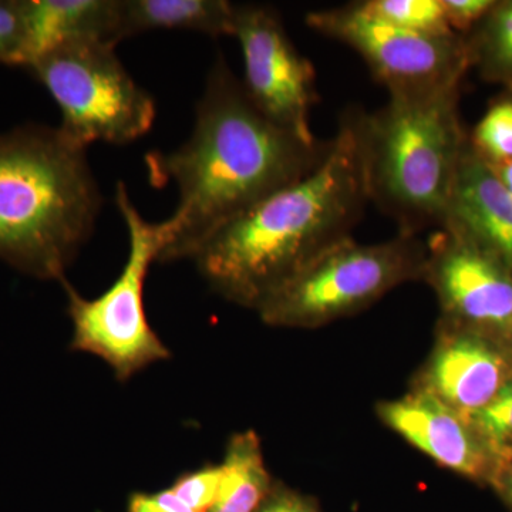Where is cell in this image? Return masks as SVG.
Returning a JSON list of instances; mask_svg holds the SVG:
<instances>
[{"label": "cell", "mask_w": 512, "mask_h": 512, "mask_svg": "<svg viewBox=\"0 0 512 512\" xmlns=\"http://www.w3.org/2000/svg\"><path fill=\"white\" fill-rule=\"evenodd\" d=\"M25 32L23 0H0V64L22 67Z\"/></svg>", "instance_id": "22"}, {"label": "cell", "mask_w": 512, "mask_h": 512, "mask_svg": "<svg viewBox=\"0 0 512 512\" xmlns=\"http://www.w3.org/2000/svg\"><path fill=\"white\" fill-rule=\"evenodd\" d=\"M306 25L365 60L390 97H426L458 89L470 66L461 36L419 35L369 15L359 2L313 10Z\"/></svg>", "instance_id": "8"}, {"label": "cell", "mask_w": 512, "mask_h": 512, "mask_svg": "<svg viewBox=\"0 0 512 512\" xmlns=\"http://www.w3.org/2000/svg\"><path fill=\"white\" fill-rule=\"evenodd\" d=\"M328 148L329 140L308 143L265 117L218 56L190 138L175 150L146 156L151 184L171 183L178 192L158 262L192 259L222 225L311 173Z\"/></svg>", "instance_id": "1"}, {"label": "cell", "mask_w": 512, "mask_h": 512, "mask_svg": "<svg viewBox=\"0 0 512 512\" xmlns=\"http://www.w3.org/2000/svg\"><path fill=\"white\" fill-rule=\"evenodd\" d=\"M101 202L86 150L59 128L0 134V259L6 264L63 284Z\"/></svg>", "instance_id": "3"}, {"label": "cell", "mask_w": 512, "mask_h": 512, "mask_svg": "<svg viewBox=\"0 0 512 512\" xmlns=\"http://www.w3.org/2000/svg\"><path fill=\"white\" fill-rule=\"evenodd\" d=\"M494 5L493 0H441L448 26L461 37L473 32Z\"/></svg>", "instance_id": "23"}, {"label": "cell", "mask_w": 512, "mask_h": 512, "mask_svg": "<svg viewBox=\"0 0 512 512\" xmlns=\"http://www.w3.org/2000/svg\"><path fill=\"white\" fill-rule=\"evenodd\" d=\"M458 89L426 97H390L367 113L370 202L399 234L443 224L458 161L468 138L457 113Z\"/></svg>", "instance_id": "4"}, {"label": "cell", "mask_w": 512, "mask_h": 512, "mask_svg": "<svg viewBox=\"0 0 512 512\" xmlns=\"http://www.w3.org/2000/svg\"><path fill=\"white\" fill-rule=\"evenodd\" d=\"M235 12L228 0H120L121 40L153 30L234 36Z\"/></svg>", "instance_id": "15"}, {"label": "cell", "mask_w": 512, "mask_h": 512, "mask_svg": "<svg viewBox=\"0 0 512 512\" xmlns=\"http://www.w3.org/2000/svg\"><path fill=\"white\" fill-rule=\"evenodd\" d=\"M256 512H320L318 504L281 483H274Z\"/></svg>", "instance_id": "24"}, {"label": "cell", "mask_w": 512, "mask_h": 512, "mask_svg": "<svg viewBox=\"0 0 512 512\" xmlns=\"http://www.w3.org/2000/svg\"><path fill=\"white\" fill-rule=\"evenodd\" d=\"M369 202L367 111L350 107L311 173L222 225L191 261L212 291L256 311L313 259L352 238Z\"/></svg>", "instance_id": "2"}, {"label": "cell", "mask_w": 512, "mask_h": 512, "mask_svg": "<svg viewBox=\"0 0 512 512\" xmlns=\"http://www.w3.org/2000/svg\"><path fill=\"white\" fill-rule=\"evenodd\" d=\"M491 167L494 168L495 174L500 178L501 183L512 192V161L500 165H491Z\"/></svg>", "instance_id": "27"}, {"label": "cell", "mask_w": 512, "mask_h": 512, "mask_svg": "<svg viewBox=\"0 0 512 512\" xmlns=\"http://www.w3.org/2000/svg\"><path fill=\"white\" fill-rule=\"evenodd\" d=\"M423 281L439 296L444 322L512 349V271L463 235L437 228Z\"/></svg>", "instance_id": "10"}, {"label": "cell", "mask_w": 512, "mask_h": 512, "mask_svg": "<svg viewBox=\"0 0 512 512\" xmlns=\"http://www.w3.org/2000/svg\"><path fill=\"white\" fill-rule=\"evenodd\" d=\"M466 42L470 64L477 63L491 79L512 80V2L497 3Z\"/></svg>", "instance_id": "17"}, {"label": "cell", "mask_w": 512, "mask_h": 512, "mask_svg": "<svg viewBox=\"0 0 512 512\" xmlns=\"http://www.w3.org/2000/svg\"><path fill=\"white\" fill-rule=\"evenodd\" d=\"M116 204L127 227V261L107 291L84 298L63 282L67 313L72 320L70 349L99 357L121 383L171 357L170 349L151 328L144 305L150 266L160 261L168 244V224L148 222L128 195L126 184L116 188Z\"/></svg>", "instance_id": "5"}, {"label": "cell", "mask_w": 512, "mask_h": 512, "mask_svg": "<svg viewBox=\"0 0 512 512\" xmlns=\"http://www.w3.org/2000/svg\"><path fill=\"white\" fill-rule=\"evenodd\" d=\"M505 84H507V86L510 87V90H511V93H512V80H511V82H508V83H505Z\"/></svg>", "instance_id": "28"}, {"label": "cell", "mask_w": 512, "mask_h": 512, "mask_svg": "<svg viewBox=\"0 0 512 512\" xmlns=\"http://www.w3.org/2000/svg\"><path fill=\"white\" fill-rule=\"evenodd\" d=\"M222 476V464L208 463L180 474L170 488L185 504L190 505L192 510L208 512L217 500Z\"/></svg>", "instance_id": "21"}, {"label": "cell", "mask_w": 512, "mask_h": 512, "mask_svg": "<svg viewBox=\"0 0 512 512\" xmlns=\"http://www.w3.org/2000/svg\"><path fill=\"white\" fill-rule=\"evenodd\" d=\"M62 111L59 130L74 146L124 144L146 136L156 103L127 72L116 46L96 40L63 43L26 67Z\"/></svg>", "instance_id": "7"}, {"label": "cell", "mask_w": 512, "mask_h": 512, "mask_svg": "<svg viewBox=\"0 0 512 512\" xmlns=\"http://www.w3.org/2000/svg\"><path fill=\"white\" fill-rule=\"evenodd\" d=\"M491 485L512 508V450L497 458Z\"/></svg>", "instance_id": "26"}, {"label": "cell", "mask_w": 512, "mask_h": 512, "mask_svg": "<svg viewBox=\"0 0 512 512\" xmlns=\"http://www.w3.org/2000/svg\"><path fill=\"white\" fill-rule=\"evenodd\" d=\"M441 227L463 235L512 271V192L470 140L458 161Z\"/></svg>", "instance_id": "13"}, {"label": "cell", "mask_w": 512, "mask_h": 512, "mask_svg": "<svg viewBox=\"0 0 512 512\" xmlns=\"http://www.w3.org/2000/svg\"><path fill=\"white\" fill-rule=\"evenodd\" d=\"M127 512H197L184 503L170 487L156 493H133L128 498Z\"/></svg>", "instance_id": "25"}, {"label": "cell", "mask_w": 512, "mask_h": 512, "mask_svg": "<svg viewBox=\"0 0 512 512\" xmlns=\"http://www.w3.org/2000/svg\"><path fill=\"white\" fill-rule=\"evenodd\" d=\"M221 464L220 491L208 512H256L275 483L266 468L258 434L254 430L232 434Z\"/></svg>", "instance_id": "16"}, {"label": "cell", "mask_w": 512, "mask_h": 512, "mask_svg": "<svg viewBox=\"0 0 512 512\" xmlns=\"http://www.w3.org/2000/svg\"><path fill=\"white\" fill-rule=\"evenodd\" d=\"M380 420L441 467L491 484L497 460L467 417L416 390L377 406Z\"/></svg>", "instance_id": "12"}, {"label": "cell", "mask_w": 512, "mask_h": 512, "mask_svg": "<svg viewBox=\"0 0 512 512\" xmlns=\"http://www.w3.org/2000/svg\"><path fill=\"white\" fill-rule=\"evenodd\" d=\"M359 5L394 28L426 36H457L448 26L441 0H363Z\"/></svg>", "instance_id": "18"}, {"label": "cell", "mask_w": 512, "mask_h": 512, "mask_svg": "<svg viewBox=\"0 0 512 512\" xmlns=\"http://www.w3.org/2000/svg\"><path fill=\"white\" fill-rule=\"evenodd\" d=\"M234 37L244 57V89L256 109L302 140L316 141L311 128L319 101L311 60L296 49L281 16L271 6L237 5Z\"/></svg>", "instance_id": "9"}, {"label": "cell", "mask_w": 512, "mask_h": 512, "mask_svg": "<svg viewBox=\"0 0 512 512\" xmlns=\"http://www.w3.org/2000/svg\"><path fill=\"white\" fill-rule=\"evenodd\" d=\"M511 350L481 333L443 320L417 390L468 419L487 406L511 379Z\"/></svg>", "instance_id": "11"}, {"label": "cell", "mask_w": 512, "mask_h": 512, "mask_svg": "<svg viewBox=\"0 0 512 512\" xmlns=\"http://www.w3.org/2000/svg\"><path fill=\"white\" fill-rule=\"evenodd\" d=\"M478 436L498 457L512 450V377L487 406L468 417Z\"/></svg>", "instance_id": "20"}, {"label": "cell", "mask_w": 512, "mask_h": 512, "mask_svg": "<svg viewBox=\"0 0 512 512\" xmlns=\"http://www.w3.org/2000/svg\"><path fill=\"white\" fill-rule=\"evenodd\" d=\"M426 261L427 244L419 235L399 234L380 244L349 238L276 288L256 312L275 328H319L423 279Z\"/></svg>", "instance_id": "6"}, {"label": "cell", "mask_w": 512, "mask_h": 512, "mask_svg": "<svg viewBox=\"0 0 512 512\" xmlns=\"http://www.w3.org/2000/svg\"><path fill=\"white\" fill-rule=\"evenodd\" d=\"M470 144L488 164L512 161V99L497 101L487 110Z\"/></svg>", "instance_id": "19"}, {"label": "cell", "mask_w": 512, "mask_h": 512, "mask_svg": "<svg viewBox=\"0 0 512 512\" xmlns=\"http://www.w3.org/2000/svg\"><path fill=\"white\" fill-rule=\"evenodd\" d=\"M23 69L53 47L77 40L117 46L121 40L120 0H23Z\"/></svg>", "instance_id": "14"}]
</instances>
